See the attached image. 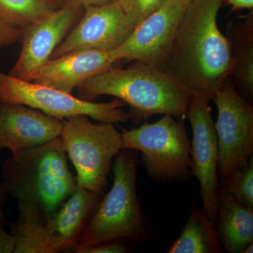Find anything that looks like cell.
Masks as SVG:
<instances>
[{"mask_svg":"<svg viewBox=\"0 0 253 253\" xmlns=\"http://www.w3.org/2000/svg\"><path fill=\"white\" fill-rule=\"evenodd\" d=\"M222 0H191L163 71L193 95L212 101L231 75L230 47L217 25Z\"/></svg>","mask_w":253,"mask_h":253,"instance_id":"obj_1","label":"cell"},{"mask_svg":"<svg viewBox=\"0 0 253 253\" xmlns=\"http://www.w3.org/2000/svg\"><path fill=\"white\" fill-rule=\"evenodd\" d=\"M3 191L17 201L18 215L45 221L78 186L61 137L12 154L2 167Z\"/></svg>","mask_w":253,"mask_h":253,"instance_id":"obj_2","label":"cell"},{"mask_svg":"<svg viewBox=\"0 0 253 253\" xmlns=\"http://www.w3.org/2000/svg\"><path fill=\"white\" fill-rule=\"evenodd\" d=\"M82 99L90 101L109 95L129 105L135 123L156 114L186 116L193 95L166 71L136 62L126 68H110L83 83Z\"/></svg>","mask_w":253,"mask_h":253,"instance_id":"obj_3","label":"cell"},{"mask_svg":"<svg viewBox=\"0 0 253 253\" xmlns=\"http://www.w3.org/2000/svg\"><path fill=\"white\" fill-rule=\"evenodd\" d=\"M138 154L123 149L115 158L113 186L93 211L75 252L114 240L144 241L149 230L136 193Z\"/></svg>","mask_w":253,"mask_h":253,"instance_id":"obj_4","label":"cell"},{"mask_svg":"<svg viewBox=\"0 0 253 253\" xmlns=\"http://www.w3.org/2000/svg\"><path fill=\"white\" fill-rule=\"evenodd\" d=\"M123 149L141 153L143 167L150 179L186 180L193 176L191 141L184 119L163 115L155 123L145 122L122 133Z\"/></svg>","mask_w":253,"mask_h":253,"instance_id":"obj_5","label":"cell"},{"mask_svg":"<svg viewBox=\"0 0 253 253\" xmlns=\"http://www.w3.org/2000/svg\"><path fill=\"white\" fill-rule=\"evenodd\" d=\"M60 137L77 172L78 186L104 194L113 160L123 149L122 133L113 123L94 124L76 116L65 120Z\"/></svg>","mask_w":253,"mask_h":253,"instance_id":"obj_6","label":"cell"},{"mask_svg":"<svg viewBox=\"0 0 253 253\" xmlns=\"http://www.w3.org/2000/svg\"><path fill=\"white\" fill-rule=\"evenodd\" d=\"M100 195L77 186L59 209L45 221L21 219L14 229L17 253H57L74 250Z\"/></svg>","mask_w":253,"mask_h":253,"instance_id":"obj_7","label":"cell"},{"mask_svg":"<svg viewBox=\"0 0 253 253\" xmlns=\"http://www.w3.org/2000/svg\"><path fill=\"white\" fill-rule=\"evenodd\" d=\"M0 104H19L39 110L61 121L85 116L101 123H126L129 120L121 99L95 103L34 82L25 81L0 73Z\"/></svg>","mask_w":253,"mask_h":253,"instance_id":"obj_8","label":"cell"},{"mask_svg":"<svg viewBox=\"0 0 253 253\" xmlns=\"http://www.w3.org/2000/svg\"><path fill=\"white\" fill-rule=\"evenodd\" d=\"M218 145V179L225 182L253 154V106L227 80L213 98Z\"/></svg>","mask_w":253,"mask_h":253,"instance_id":"obj_9","label":"cell"},{"mask_svg":"<svg viewBox=\"0 0 253 253\" xmlns=\"http://www.w3.org/2000/svg\"><path fill=\"white\" fill-rule=\"evenodd\" d=\"M186 6L179 0H167L137 25L119 47L109 52L111 57L116 62L134 61L163 71Z\"/></svg>","mask_w":253,"mask_h":253,"instance_id":"obj_10","label":"cell"},{"mask_svg":"<svg viewBox=\"0 0 253 253\" xmlns=\"http://www.w3.org/2000/svg\"><path fill=\"white\" fill-rule=\"evenodd\" d=\"M210 100L196 94L190 101L186 116L192 129L191 156L193 176L199 181L203 211L214 224L217 222L218 145Z\"/></svg>","mask_w":253,"mask_h":253,"instance_id":"obj_11","label":"cell"},{"mask_svg":"<svg viewBox=\"0 0 253 253\" xmlns=\"http://www.w3.org/2000/svg\"><path fill=\"white\" fill-rule=\"evenodd\" d=\"M68 36L54 50L51 59L80 49L111 52L117 49L134 30L118 1L84 8Z\"/></svg>","mask_w":253,"mask_h":253,"instance_id":"obj_12","label":"cell"},{"mask_svg":"<svg viewBox=\"0 0 253 253\" xmlns=\"http://www.w3.org/2000/svg\"><path fill=\"white\" fill-rule=\"evenodd\" d=\"M81 9L65 5L45 19L23 28L20 38L22 48L10 76L33 81L81 17Z\"/></svg>","mask_w":253,"mask_h":253,"instance_id":"obj_13","label":"cell"},{"mask_svg":"<svg viewBox=\"0 0 253 253\" xmlns=\"http://www.w3.org/2000/svg\"><path fill=\"white\" fill-rule=\"evenodd\" d=\"M64 121L19 104H0V150L12 154L38 147L61 136Z\"/></svg>","mask_w":253,"mask_h":253,"instance_id":"obj_14","label":"cell"},{"mask_svg":"<svg viewBox=\"0 0 253 253\" xmlns=\"http://www.w3.org/2000/svg\"><path fill=\"white\" fill-rule=\"evenodd\" d=\"M115 63L109 52L76 50L50 59L32 82L72 94L83 83L112 67Z\"/></svg>","mask_w":253,"mask_h":253,"instance_id":"obj_15","label":"cell"},{"mask_svg":"<svg viewBox=\"0 0 253 253\" xmlns=\"http://www.w3.org/2000/svg\"><path fill=\"white\" fill-rule=\"evenodd\" d=\"M219 242L229 253H242L253 241V209L224 190H218L217 222Z\"/></svg>","mask_w":253,"mask_h":253,"instance_id":"obj_16","label":"cell"},{"mask_svg":"<svg viewBox=\"0 0 253 253\" xmlns=\"http://www.w3.org/2000/svg\"><path fill=\"white\" fill-rule=\"evenodd\" d=\"M226 38L229 42L231 75L234 76L241 96L249 102L253 100V16L248 15L243 22L229 21Z\"/></svg>","mask_w":253,"mask_h":253,"instance_id":"obj_17","label":"cell"},{"mask_svg":"<svg viewBox=\"0 0 253 253\" xmlns=\"http://www.w3.org/2000/svg\"><path fill=\"white\" fill-rule=\"evenodd\" d=\"M167 253H221L215 224L202 210L193 206L189 220Z\"/></svg>","mask_w":253,"mask_h":253,"instance_id":"obj_18","label":"cell"},{"mask_svg":"<svg viewBox=\"0 0 253 253\" xmlns=\"http://www.w3.org/2000/svg\"><path fill=\"white\" fill-rule=\"evenodd\" d=\"M52 0H0V18L16 27H26L56 11Z\"/></svg>","mask_w":253,"mask_h":253,"instance_id":"obj_19","label":"cell"},{"mask_svg":"<svg viewBox=\"0 0 253 253\" xmlns=\"http://www.w3.org/2000/svg\"><path fill=\"white\" fill-rule=\"evenodd\" d=\"M221 189L238 201L253 209V158L241 166L221 184Z\"/></svg>","mask_w":253,"mask_h":253,"instance_id":"obj_20","label":"cell"},{"mask_svg":"<svg viewBox=\"0 0 253 253\" xmlns=\"http://www.w3.org/2000/svg\"><path fill=\"white\" fill-rule=\"evenodd\" d=\"M134 28L161 8L167 0H118Z\"/></svg>","mask_w":253,"mask_h":253,"instance_id":"obj_21","label":"cell"},{"mask_svg":"<svg viewBox=\"0 0 253 253\" xmlns=\"http://www.w3.org/2000/svg\"><path fill=\"white\" fill-rule=\"evenodd\" d=\"M21 36V28L9 24L0 18V48L14 44L20 41Z\"/></svg>","mask_w":253,"mask_h":253,"instance_id":"obj_22","label":"cell"},{"mask_svg":"<svg viewBox=\"0 0 253 253\" xmlns=\"http://www.w3.org/2000/svg\"><path fill=\"white\" fill-rule=\"evenodd\" d=\"M128 251L129 248L121 240H114L92 246L83 253H126Z\"/></svg>","mask_w":253,"mask_h":253,"instance_id":"obj_23","label":"cell"},{"mask_svg":"<svg viewBox=\"0 0 253 253\" xmlns=\"http://www.w3.org/2000/svg\"><path fill=\"white\" fill-rule=\"evenodd\" d=\"M16 239L13 234H8L0 226V253H14Z\"/></svg>","mask_w":253,"mask_h":253,"instance_id":"obj_24","label":"cell"},{"mask_svg":"<svg viewBox=\"0 0 253 253\" xmlns=\"http://www.w3.org/2000/svg\"><path fill=\"white\" fill-rule=\"evenodd\" d=\"M112 0H71L69 5L78 8H84L90 6H101L109 4Z\"/></svg>","mask_w":253,"mask_h":253,"instance_id":"obj_25","label":"cell"},{"mask_svg":"<svg viewBox=\"0 0 253 253\" xmlns=\"http://www.w3.org/2000/svg\"><path fill=\"white\" fill-rule=\"evenodd\" d=\"M225 1L231 5L234 10L252 9L253 7V0H225Z\"/></svg>","mask_w":253,"mask_h":253,"instance_id":"obj_26","label":"cell"},{"mask_svg":"<svg viewBox=\"0 0 253 253\" xmlns=\"http://www.w3.org/2000/svg\"><path fill=\"white\" fill-rule=\"evenodd\" d=\"M1 185L0 186V226H3L7 224L8 221L6 217H4V213L2 211V196H1Z\"/></svg>","mask_w":253,"mask_h":253,"instance_id":"obj_27","label":"cell"},{"mask_svg":"<svg viewBox=\"0 0 253 253\" xmlns=\"http://www.w3.org/2000/svg\"><path fill=\"white\" fill-rule=\"evenodd\" d=\"M56 5H59L60 7L65 6V5H69L71 3V0H52Z\"/></svg>","mask_w":253,"mask_h":253,"instance_id":"obj_28","label":"cell"},{"mask_svg":"<svg viewBox=\"0 0 253 253\" xmlns=\"http://www.w3.org/2000/svg\"><path fill=\"white\" fill-rule=\"evenodd\" d=\"M253 243H250L247 246L245 247L242 253H253Z\"/></svg>","mask_w":253,"mask_h":253,"instance_id":"obj_29","label":"cell"},{"mask_svg":"<svg viewBox=\"0 0 253 253\" xmlns=\"http://www.w3.org/2000/svg\"><path fill=\"white\" fill-rule=\"evenodd\" d=\"M179 1H180L181 2L184 3V4L187 5L189 4L190 1H191V0H179Z\"/></svg>","mask_w":253,"mask_h":253,"instance_id":"obj_30","label":"cell"},{"mask_svg":"<svg viewBox=\"0 0 253 253\" xmlns=\"http://www.w3.org/2000/svg\"><path fill=\"white\" fill-rule=\"evenodd\" d=\"M1 59H0V73L1 72Z\"/></svg>","mask_w":253,"mask_h":253,"instance_id":"obj_31","label":"cell"},{"mask_svg":"<svg viewBox=\"0 0 253 253\" xmlns=\"http://www.w3.org/2000/svg\"><path fill=\"white\" fill-rule=\"evenodd\" d=\"M112 1H118V0H112Z\"/></svg>","mask_w":253,"mask_h":253,"instance_id":"obj_32","label":"cell"}]
</instances>
